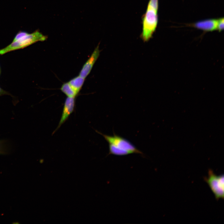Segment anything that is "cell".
I'll return each mask as SVG.
<instances>
[{
    "mask_svg": "<svg viewBox=\"0 0 224 224\" xmlns=\"http://www.w3.org/2000/svg\"><path fill=\"white\" fill-rule=\"evenodd\" d=\"M99 45L95 49L90 58L86 62L81 70L79 76L85 78L90 72L96 61L100 55Z\"/></svg>",
    "mask_w": 224,
    "mask_h": 224,
    "instance_id": "6",
    "label": "cell"
},
{
    "mask_svg": "<svg viewBox=\"0 0 224 224\" xmlns=\"http://www.w3.org/2000/svg\"><path fill=\"white\" fill-rule=\"evenodd\" d=\"M85 79V78L79 75L68 82L72 89L78 94L82 87Z\"/></svg>",
    "mask_w": 224,
    "mask_h": 224,
    "instance_id": "8",
    "label": "cell"
},
{
    "mask_svg": "<svg viewBox=\"0 0 224 224\" xmlns=\"http://www.w3.org/2000/svg\"><path fill=\"white\" fill-rule=\"evenodd\" d=\"M60 89L68 97H75L78 94L72 89L68 82L63 84Z\"/></svg>",
    "mask_w": 224,
    "mask_h": 224,
    "instance_id": "9",
    "label": "cell"
},
{
    "mask_svg": "<svg viewBox=\"0 0 224 224\" xmlns=\"http://www.w3.org/2000/svg\"><path fill=\"white\" fill-rule=\"evenodd\" d=\"M75 97H68L66 98L60 121L57 129L66 121L74 110L75 105Z\"/></svg>",
    "mask_w": 224,
    "mask_h": 224,
    "instance_id": "7",
    "label": "cell"
},
{
    "mask_svg": "<svg viewBox=\"0 0 224 224\" xmlns=\"http://www.w3.org/2000/svg\"><path fill=\"white\" fill-rule=\"evenodd\" d=\"M216 199L224 198V182L223 175H216L211 170L208 171V177L204 179Z\"/></svg>",
    "mask_w": 224,
    "mask_h": 224,
    "instance_id": "4",
    "label": "cell"
},
{
    "mask_svg": "<svg viewBox=\"0 0 224 224\" xmlns=\"http://www.w3.org/2000/svg\"><path fill=\"white\" fill-rule=\"evenodd\" d=\"M158 0H150L142 19L141 37L145 41L148 40L156 30L158 22Z\"/></svg>",
    "mask_w": 224,
    "mask_h": 224,
    "instance_id": "3",
    "label": "cell"
},
{
    "mask_svg": "<svg viewBox=\"0 0 224 224\" xmlns=\"http://www.w3.org/2000/svg\"></svg>",
    "mask_w": 224,
    "mask_h": 224,
    "instance_id": "13",
    "label": "cell"
},
{
    "mask_svg": "<svg viewBox=\"0 0 224 224\" xmlns=\"http://www.w3.org/2000/svg\"><path fill=\"white\" fill-rule=\"evenodd\" d=\"M5 95H10L13 98L14 97L9 92L3 90L0 87V96Z\"/></svg>",
    "mask_w": 224,
    "mask_h": 224,
    "instance_id": "11",
    "label": "cell"
},
{
    "mask_svg": "<svg viewBox=\"0 0 224 224\" xmlns=\"http://www.w3.org/2000/svg\"><path fill=\"white\" fill-rule=\"evenodd\" d=\"M0 72H1V71H0Z\"/></svg>",
    "mask_w": 224,
    "mask_h": 224,
    "instance_id": "12",
    "label": "cell"
},
{
    "mask_svg": "<svg viewBox=\"0 0 224 224\" xmlns=\"http://www.w3.org/2000/svg\"><path fill=\"white\" fill-rule=\"evenodd\" d=\"M96 131L102 135L108 143V155L118 156H125L133 153L143 155L142 151L128 140L114 133L113 136H110L104 134L97 131Z\"/></svg>",
    "mask_w": 224,
    "mask_h": 224,
    "instance_id": "1",
    "label": "cell"
},
{
    "mask_svg": "<svg viewBox=\"0 0 224 224\" xmlns=\"http://www.w3.org/2000/svg\"><path fill=\"white\" fill-rule=\"evenodd\" d=\"M191 26L206 31H221L224 29V18L211 19L201 21L193 23Z\"/></svg>",
    "mask_w": 224,
    "mask_h": 224,
    "instance_id": "5",
    "label": "cell"
},
{
    "mask_svg": "<svg viewBox=\"0 0 224 224\" xmlns=\"http://www.w3.org/2000/svg\"><path fill=\"white\" fill-rule=\"evenodd\" d=\"M7 142L5 140H0V153L6 152L7 149Z\"/></svg>",
    "mask_w": 224,
    "mask_h": 224,
    "instance_id": "10",
    "label": "cell"
},
{
    "mask_svg": "<svg viewBox=\"0 0 224 224\" xmlns=\"http://www.w3.org/2000/svg\"><path fill=\"white\" fill-rule=\"evenodd\" d=\"M47 36L43 35L38 30L31 33L20 31L15 36L12 42L7 46L0 49V55L23 49L38 41H43L47 39Z\"/></svg>",
    "mask_w": 224,
    "mask_h": 224,
    "instance_id": "2",
    "label": "cell"
}]
</instances>
